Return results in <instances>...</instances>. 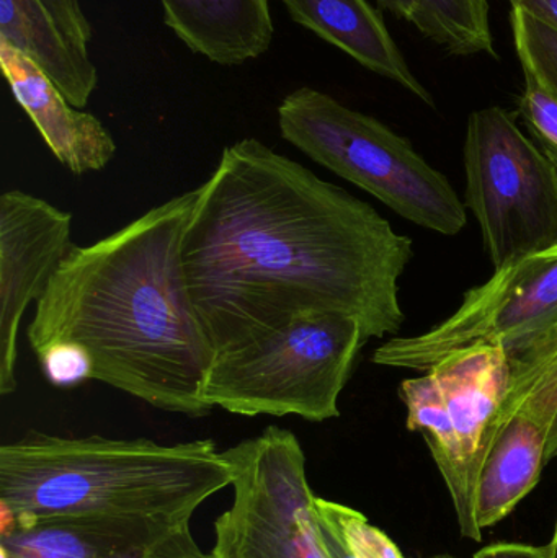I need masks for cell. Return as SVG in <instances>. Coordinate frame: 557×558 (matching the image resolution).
I'll return each instance as SVG.
<instances>
[{"label": "cell", "instance_id": "cell-24", "mask_svg": "<svg viewBox=\"0 0 557 558\" xmlns=\"http://www.w3.org/2000/svg\"><path fill=\"white\" fill-rule=\"evenodd\" d=\"M376 2H378L383 9L391 12L392 15L411 22L412 13H414V2H412V0H376Z\"/></svg>", "mask_w": 557, "mask_h": 558}, {"label": "cell", "instance_id": "cell-26", "mask_svg": "<svg viewBox=\"0 0 557 558\" xmlns=\"http://www.w3.org/2000/svg\"><path fill=\"white\" fill-rule=\"evenodd\" d=\"M552 543L553 549H555L556 558H557V521H556V527H555V534H553V539L549 541Z\"/></svg>", "mask_w": 557, "mask_h": 558}, {"label": "cell", "instance_id": "cell-21", "mask_svg": "<svg viewBox=\"0 0 557 558\" xmlns=\"http://www.w3.org/2000/svg\"><path fill=\"white\" fill-rule=\"evenodd\" d=\"M49 15L55 20L62 35L81 52L88 54L92 39V25L82 12L78 0H41Z\"/></svg>", "mask_w": 557, "mask_h": 558}, {"label": "cell", "instance_id": "cell-9", "mask_svg": "<svg viewBox=\"0 0 557 558\" xmlns=\"http://www.w3.org/2000/svg\"><path fill=\"white\" fill-rule=\"evenodd\" d=\"M557 318V247L494 270L470 289L447 320L415 337L392 338L373 351L379 366L428 371L468 344L499 343L512 351Z\"/></svg>", "mask_w": 557, "mask_h": 558}, {"label": "cell", "instance_id": "cell-20", "mask_svg": "<svg viewBox=\"0 0 557 558\" xmlns=\"http://www.w3.org/2000/svg\"><path fill=\"white\" fill-rule=\"evenodd\" d=\"M35 354L43 376L52 387L74 389L87 380H94V357L81 343L69 340L52 341Z\"/></svg>", "mask_w": 557, "mask_h": 558}, {"label": "cell", "instance_id": "cell-17", "mask_svg": "<svg viewBox=\"0 0 557 558\" xmlns=\"http://www.w3.org/2000/svg\"><path fill=\"white\" fill-rule=\"evenodd\" d=\"M314 507L317 517L339 534L353 558H405L395 541L360 511L317 497Z\"/></svg>", "mask_w": 557, "mask_h": 558}, {"label": "cell", "instance_id": "cell-7", "mask_svg": "<svg viewBox=\"0 0 557 558\" xmlns=\"http://www.w3.org/2000/svg\"><path fill=\"white\" fill-rule=\"evenodd\" d=\"M467 205L499 270L557 247V170L502 107L474 111L464 140Z\"/></svg>", "mask_w": 557, "mask_h": 558}, {"label": "cell", "instance_id": "cell-4", "mask_svg": "<svg viewBox=\"0 0 557 558\" xmlns=\"http://www.w3.org/2000/svg\"><path fill=\"white\" fill-rule=\"evenodd\" d=\"M277 113L281 137L317 166L421 228L463 231L467 205L453 185L382 121L311 87L288 94Z\"/></svg>", "mask_w": 557, "mask_h": 558}, {"label": "cell", "instance_id": "cell-12", "mask_svg": "<svg viewBox=\"0 0 557 558\" xmlns=\"http://www.w3.org/2000/svg\"><path fill=\"white\" fill-rule=\"evenodd\" d=\"M0 65L16 104L72 175L100 172L113 160L118 147L107 126L71 105L35 61L2 39Z\"/></svg>", "mask_w": 557, "mask_h": 558}, {"label": "cell", "instance_id": "cell-1", "mask_svg": "<svg viewBox=\"0 0 557 558\" xmlns=\"http://www.w3.org/2000/svg\"><path fill=\"white\" fill-rule=\"evenodd\" d=\"M182 257L218 356L307 314L355 318L368 340L398 333L414 244L368 203L244 137L196 189Z\"/></svg>", "mask_w": 557, "mask_h": 558}, {"label": "cell", "instance_id": "cell-27", "mask_svg": "<svg viewBox=\"0 0 557 558\" xmlns=\"http://www.w3.org/2000/svg\"><path fill=\"white\" fill-rule=\"evenodd\" d=\"M431 558H458V557L448 556V554H440V556H434V557H431Z\"/></svg>", "mask_w": 557, "mask_h": 558}, {"label": "cell", "instance_id": "cell-14", "mask_svg": "<svg viewBox=\"0 0 557 558\" xmlns=\"http://www.w3.org/2000/svg\"><path fill=\"white\" fill-rule=\"evenodd\" d=\"M166 25L196 54L239 65L265 54L275 26L268 0H160Z\"/></svg>", "mask_w": 557, "mask_h": 558}, {"label": "cell", "instance_id": "cell-3", "mask_svg": "<svg viewBox=\"0 0 557 558\" xmlns=\"http://www.w3.org/2000/svg\"><path fill=\"white\" fill-rule=\"evenodd\" d=\"M213 439L160 445L147 438L28 432L0 446V504L20 520L58 517L190 521L234 482Z\"/></svg>", "mask_w": 557, "mask_h": 558}, {"label": "cell", "instance_id": "cell-19", "mask_svg": "<svg viewBox=\"0 0 557 558\" xmlns=\"http://www.w3.org/2000/svg\"><path fill=\"white\" fill-rule=\"evenodd\" d=\"M510 25L520 64H529L557 88V29L520 9L510 12Z\"/></svg>", "mask_w": 557, "mask_h": 558}, {"label": "cell", "instance_id": "cell-16", "mask_svg": "<svg viewBox=\"0 0 557 558\" xmlns=\"http://www.w3.org/2000/svg\"><path fill=\"white\" fill-rule=\"evenodd\" d=\"M414 23L425 36L451 54H491L494 51L489 0H412Z\"/></svg>", "mask_w": 557, "mask_h": 558}, {"label": "cell", "instance_id": "cell-2", "mask_svg": "<svg viewBox=\"0 0 557 558\" xmlns=\"http://www.w3.org/2000/svg\"><path fill=\"white\" fill-rule=\"evenodd\" d=\"M196 189L120 231L74 247L36 302L32 350L69 340L90 351L94 380L162 412H213L205 383L216 354L196 314L182 242Z\"/></svg>", "mask_w": 557, "mask_h": 558}, {"label": "cell", "instance_id": "cell-23", "mask_svg": "<svg viewBox=\"0 0 557 558\" xmlns=\"http://www.w3.org/2000/svg\"><path fill=\"white\" fill-rule=\"evenodd\" d=\"M512 9L529 13L549 28L557 29V0H509Z\"/></svg>", "mask_w": 557, "mask_h": 558}, {"label": "cell", "instance_id": "cell-8", "mask_svg": "<svg viewBox=\"0 0 557 558\" xmlns=\"http://www.w3.org/2000/svg\"><path fill=\"white\" fill-rule=\"evenodd\" d=\"M226 454L234 500L216 518L213 558H329L296 435L267 426Z\"/></svg>", "mask_w": 557, "mask_h": 558}, {"label": "cell", "instance_id": "cell-11", "mask_svg": "<svg viewBox=\"0 0 557 558\" xmlns=\"http://www.w3.org/2000/svg\"><path fill=\"white\" fill-rule=\"evenodd\" d=\"M16 518V517H15ZM0 558H213L190 521L58 517L20 520L0 534Z\"/></svg>", "mask_w": 557, "mask_h": 558}, {"label": "cell", "instance_id": "cell-10", "mask_svg": "<svg viewBox=\"0 0 557 558\" xmlns=\"http://www.w3.org/2000/svg\"><path fill=\"white\" fill-rule=\"evenodd\" d=\"M72 215L23 190L0 195V396L16 392L19 331L74 247Z\"/></svg>", "mask_w": 557, "mask_h": 558}, {"label": "cell", "instance_id": "cell-13", "mask_svg": "<svg viewBox=\"0 0 557 558\" xmlns=\"http://www.w3.org/2000/svg\"><path fill=\"white\" fill-rule=\"evenodd\" d=\"M291 20L355 59L363 68L411 92L434 107L378 10L366 0H280Z\"/></svg>", "mask_w": 557, "mask_h": 558}, {"label": "cell", "instance_id": "cell-25", "mask_svg": "<svg viewBox=\"0 0 557 558\" xmlns=\"http://www.w3.org/2000/svg\"><path fill=\"white\" fill-rule=\"evenodd\" d=\"M557 458V418L553 426L552 436H549L548 448H546V462Z\"/></svg>", "mask_w": 557, "mask_h": 558}, {"label": "cell", "instance_id": "cell-5", "mask_svg": "<svg viewBox=\"0 0 557 558\" xmlns=\"http://www.w3.org/2000/svg\"><path fill=\"white\" fill-rule=\"evenodd\" d=\"M366 341L355 318L303 315L218 354L206 376L205 400L242 416L294 415L311 423L339 418L340 393Z\"/></svg>", "mask_w": 557, "mask_h": 558}, {"label": "cell", "instance_id": "cell-18", "mask_svg": "<svg viewBox=\"0 0 557 558\" xmlns=\"http://www.w3.org/2000/svg\"><path fill=\"white\" fill-rule=\"evenodd\" d=\"M525 87L519 117L557 170V88L529 64H522Z\"/></svg>", "mask_w": 557, "mask_h": 558}, {"label": "cell", "instance_id": "cell-15", "mask_svg": "<svg viewBox=\"0 0 557 558\" xmlns=\"http://www.w3.org/2000/svg\"><path fill=\"white\" fill-rule=\"evenodd\" d=\"M0 39L35 61L71 105L87 107L97 69L65 39L41 0H0Z\"/></svg>", "mask_w": 557, "mask_h": 558}, {"label": "cell", "instance_id": "cell-22", "mask_svg": "<svg viewBox=\"0 0 557 558\" xmlns=\"http://www.w3.org/2000/svg\"><path fill=\"white\" fill-rule=\"evenodd\" d=\"M473 558H556L552 543L546 546H530V544L499 543L484 547Z\"/></svg>", "mask_w": 557, "mask_h": 558}, {"label": "cell", "instance_id": "cell-6", "mask_svg": "<svg viewBox=\"0 0 557 558\" xmlns=\"http://www.w3.org/2000/svg\"><path fill=\"white\" fill-rule=\"evenodd\" d=\"M510 374L506 347L481 341L450 351L425 376L399 386L408 429L424 436L468 539H483L474 517L477 482Z\"/></svg>", "mask_w": 557, "mask_h": 558}]
</instances>
